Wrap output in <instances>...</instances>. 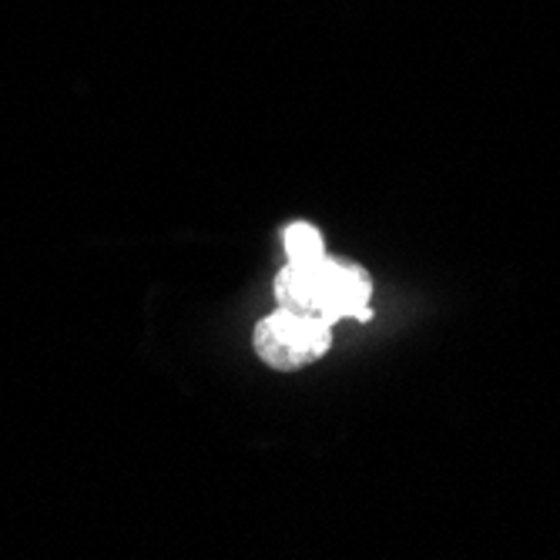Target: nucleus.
<instances>
[{
	"mask_svg": "<svg viewBox=\"0 0 560 560\" xmlns=\"http://www.w3.org/2000/svg\"><path fill=\"white\" fill-rule=\"evenodd\" d=\"M370 295L373 279L363 266L349 259H310V262H289L276 276V302L279 310L313 316L329 326L339 319H360L370 323Z\"/></svg>",
	"mask_w": 560,
	"mask_h": 560,
	"instance_id": "1",
	"label": "nucleus"
},
{
	"mask_svg": "<svg viewBox=\"0 0 560 560\" xmlns=\"http://www.w3.org/2000/svg\"><path fill=\"white\" fill-rule=\"evenodd\" d=\"M252 342H256V352L266 366L292 373L323 360L332 346V326L313 316L276 310L256 326V339Z\"/></svg>",
	"mask_w": 560,
	"mask_h": 560,
	"instance_id": "2",
	"label": "nucleus"
},
{
	"mask_svg": "<svg viewBox=\"0 0 560 560\" xmlns=\"http://www.w3.org/2000/svg\"><path fill=\"white\" fill-rule=\"evenodd\" d=\"M285 256L289 262H310V259H319L326 256V242H323V232L310 222H292L285 225Z\"/></svg>",
	"mask_w": 560,
	"mask_h": 560,
	"instance_id": "3",
	"label": "nucleus"
}]
</instances>
